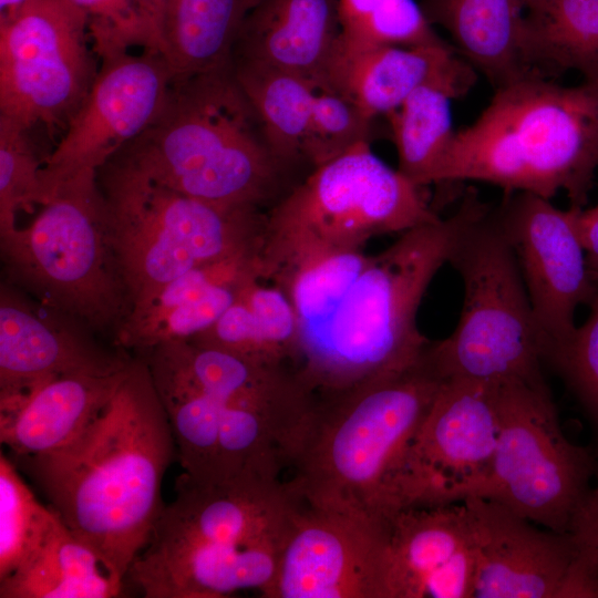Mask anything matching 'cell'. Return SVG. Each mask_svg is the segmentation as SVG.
<instances>
[{"instance_id":"cell-28","label":"cell","mask_w":598,"mask_h":598,"mask_svg":"<svg viewBox=\"0 0 598 598\" xmlns=\"http://www.w3.org/2000/svg\"><path fill=\"white\" fill-rule=\"evenodd\" d=\"M296 338L297 318L287 292L275 282L257 279L209 329L189 340L289 367Z\"/></svg>"},{"instance_id":"cell-37","label":"cell","mask_w":598,"mask_h":598,"mask_svg":"<svg viewBox=\"0 0 598 598\" xmlns=\"http://www.w3.org/2000/svg\"><path fill=\"white\" fill-rule=\"evenodd\" d=\"M595 478L596 483L575 518L570 534L579 548L598 565V467Z\"/></svg>"},{"instance_id":"cell-31","label":"cell","mask_w":598,"mask_h":598,"mask_svg":"<svg viewBox=\"0 0 598 598\" xmlns=\"http://www.w3.org/2000/svg\"><path fill=\"white\" fill-rule=\"evenodd\" d=\"M341 34L348 48L415 47L443 42L414 0H338Z\"/></svg>"},{"instance_id":"cell-18","label":"cell","mask_w":598,"mask_h":598,"mask_svg":"<svg viewBox=\"0 0 598 598\" xmlns=\"http://www.w3.org/2000/svg\"><path fill=\"white\" fill-rule=\"evenodd\" d=\"M462 503L475 560L473 598H558L578 550L570 533L539 529L482 497Z\"/></svg>"},{"instance_id":"cell-29","label":"cell","mask_w":598,"mask_h":598,"mask_svg":"<svg viewBox=\"0 0 598 598\" xmlns=\"http://www.w3.org/2000/svg\"><path fill=\"white\" fill-rule=\"evenodd\" d=\"M472 85L463 81L423 85L385 116L398 153V169L416 186L436 184L456 132L452 100L467 93Z\"/></svg>"},{"instance_id":"cell-6","label":"cell","mask_w":598,"mask_h":598,"mask_svg":"<svg viewBox=\"0 0 598 598\" xmlns=\"http://www.w3.org/2000/svg\"><path fill=\"white\" fill-rule=\"evenodd\" d=\"M443 381L424 351L400 373L318 398L291 489L305 504L389 524L391 476Z\"/></svg>"},{"instance_id":"cell-2","label":"cell","mask_w":598,"mask_h":598,"mask_svg":"<svg viewBox=\"0 0 598 598\" xmlns=\"http://www.w3.org/2000/svg\"><path fill=\"white\" fill-rule=\"evenodd\" d=\"M66 527L125 586L162 514V482L177 458L147 363L136 355L115 394L71 441L11 457Z\"/></svg>"},{"instance_id":"cell-9","label":"cell","mask_w":598,"mask_h":598,"mask_svg":"<svg viewBox=\"0 0 598 598\" xmlns=\"http://www.w3.org/2000/svg\"><path fill=\"white\" fill-rule=\"evenodd\" d=\"M41 207L28 226L0 236L3 282L116 344L132 301L97 178L63 184Z\"/></svg>"},{"instance_id":"cell-17","label":"cell","mask_w":598,"mask_h":598,"mask_svg":"<svg viewBox=\"0 0 598 598\" xmlns=\"http://www.w3.org/2000/svg\"><path fill=\"white\" fill-rule=\"evenodd\" d=\"M75 319L1 282L0 409L25 396L39 384L63 374H113L131 357L120 346H106Z\"/></svg>"},{"instance_id":"cell-8","label":"cell","mask_w":598,"mask_h":598,"mask_svg":"<svg viewBox=\"0 0 598 598\" xmlns=\"http://www.w3.org/2000/svg\"><path fill=\"white\" fill-rule=\"evenodd\" d=\"M423 188L361 142L310 169L266 213L264 279L327 254L363 249L384 234L439 219Z\"/></svg>"},{"instance_id":"cell-21","label":"cell","mask_w":598,"mask_h":598,"mask_svg":"<svg viewBox=\"0 0 598 598\" xmlns=\"http://www.w3.org/2000/svg\"><path fill=\"white\" fill-rule=\"evenodd\" d=\"M340 34L338 0H260L240 30L231 61L289 71L319 90Z\"/></svg>"},{"instance_id":"cell-5","label":"cell","mask_w":598,"mask_h":598,"mask_svg":"<svg viewBox=\"0 0 598 598\" xmlns=\"http://www.w3.org/2000/svg\"><path fill=\"white\" fill-rule=\"evenodd\" d=\"M598 168V81L561 85L528 75L495 89L455 132L436 184L476 181L584 207Z\"/></svg>"},{"instance_id":"cell-32","label":"cell","mask_w":598,"mask_h":598,"mask_svg":"<svg viewBox=\"0 0 598 598\" xmlns=\"http://www.w3.org/2000/svg\"><path fill=\"white\" fill-rule=\"evenodd\" d=\"M0 453V581L10 576L45 539L58 514L43 505Z\"/></svg>"},{"instance_id":"cell-33","label":"cell","mask_w":598,"mask_h":598,"mask_svg":"<svg viewBox=\"0 0 598 598\" xmlns=\"http://www.w3.org/2000/svg\"><path fill=\"white\" fill-rule=\"evenodd\" d=\"M28 128L0 116V236L17 227V214L42 202V156Z\"/></svg>"},{"instance_id":"cell-7","label":"cell","mask_w":598,"mask_h":598,"mask_svg":"<svg viewBox=\"0 0 598 598\" xmlns=\"http://www.w3.org/2000/svg\"><path fill=\"white\" fill-rule=\"evenodd\" d=\"M97 184L132 307L196 267L261 254L267 212L185 195L116 156Z\"/></svg>"},{"instance_id":"cell-30","label":"cell","mask_w":598,"mask_h":598,"mask_svg":"<svg viewBox=\"0 0 598 598\" xmlns=\"http://www.w3.org/2000/svg\"><path fill=\"white\" fill-rule=\"evenodd\" d=\"M231 64L274 151L293 166L307 165L302 144L317 86L277 68L241 61Z\"/></svg>"},{"instance_id":"cell-16","label":"cell","mask_w":598,"mask_h":598,"mask_svg":"<svg viewBox=\"0 0 598 598\" xmlns=\"http://www.w3.org/2000/svg\"><path fill=\"white\" fill-rule=\"evenodd\" d=\"M506 194L494 212L514 252L545 351L573 333L575 313L589 303L598 281L576 229L574 206L564 210L530 193Z\"/></svg>"},{"instance_id":"cell-22","label":"cell","mask_w":598,"mask_h":598,"mask_svg":"<svg viewBox=\"0 0 598 598\" xmlns=\"http://www.w3.org/2000/svg\"><path fill=\"white\" fill-rule=\"evenodd\" d=\"M131 364L113 374L70 373L39 384L12 405L0 409L1 443L12 457L61 447L109 403Z\"/></svg>"},{"instance_id":"cell-23","label":"cell","mask_w":598,"mask_h":598,"mask_svg":"<svg viewBox=\"0 0 598 598\" xmlns=\"http://www.w3.org/2000/svg\"><path fill=\"white\" fill-rule=\"evenodd\" d=\"M527 0H422L427 21L495 87L528 76L523 56Z\"/></svg>"},{"instance_id":"cell-3","label":"cell","mask_w":598,"mask_h":598,"mask_svg":"<svg viewBox=\"0 0 598 598\" xmlns=\"http://www.w3.org/2000/svg\"><path fill=\"white\" fill-rule=\"evenodd\" d=\"M300 504L281 480L198 482L182 473L125 587L145 598H223L243 589L264 597Z\"/></svg>"},{"instance_id":"cell-27","label":"cell","mask_w":598,"mask_h":598,"mask_svg":"<svg viewBox=\"0 0 598 598\" xmlns=\"http://www.w3.org/2000/svg\"><path fill=\"white\" fill-rule=\"evenodd\" d=\"M260 0H172L161 53L173 82L231 64L240 30Z\"/></svg>"},{"instance_id":"cell-39","label":"cell","mask_w":598,"mask_h":598,"mask_svg":"<svg viewBox=\"0 0 598 598\" xmlns=\"http://www.w3.org/2000/svg\"><path fill=\"white\" fill-rule=\"evenodd\" d=\"M150 31L155 49L161 52L162 38L172 0H135Z\"/></svg>"},{"instance_id":"cell-26","label":"cell","mask_w":598,"mask_h":598,"mask_svg":"<svg viewBox=\"0 0 598 598\" xmlns=\"http://www.w3.org/2000/svg\"><path fill=\"white\" fill-rule=\"evenodd\" d=\"M124 589L58 515L37 550L0 581V598H114Z\"/></svg>"},{"instance_id":"cell-20","label":"cell","mask_w":598,"mask_h":598,"mask_svg":"<svg viewBox=\"0 0 598 598\" xmlns=\"http://www.w3.org/2000/svg\"><path fill=\"white\" fill-rule=\"evenodd\" d=\"M474 68L446 41L415 47L348 48L338 44L324 84L377 120L419 87L446 81L474 83Z\"/></svg>"},{"instance_id":"cell-35","label":"cell","mask_w":598,"mask_h":598,"mask_svg":"<svg viewBox=\"0 0 598 598\" xmlns=\"http://www.w3.org/2000/svg\"><path fill=\"white\" fill-rule=\"evenodd\" d=\"M589 315L565 340L548 346V362L584 409L598 445V285L588 303Z\"/></svg>"},{"instance_id":"cell-10","label":"cell","mask_w":598,"mask_h":598,"mask_svg":"<svg viewBox=\"0 0 598 598\" xmlns=\"http://www.w3.org/2000/svg\"><path fill=\"white\" fill-rule=\"evenodd\" d=\"M448 262L464 300L454 331L430 342L425 357L442 380L545 381L544 339L514 252L488 205L464 229Z\"/></svg>"},{"instance_id":"cell-13","label":"cell","mask_w":598,"mask_h":598,"mask_svg":"<svg viewBox=\"0 0 598 598\" xmlns=\"http://www.w3.org/2000/svg\"><path fill=\"white\" fill-rule=\"evenodd\" d=\"M497 435L496 382L444 380L391 476L390 519L466 498L488 471Z\"/></svg>"},{"instance_id":"cell-24","label":"cell","mask_w":598,"mask_h":598,"mask_svg":"<svg viewBox=\"0 0 598 598\" xmlns=\"http://www.w3.org/2000/svg\"><path fill=\"white\" fill-rule=\"evenodd\" d=\"M470 545L462 502L396 513L389 523V598H425L430 582Z\"/></svg>"},{"instance_id":"cell-15","label":"cell","mask_w":598,"mask_h":598,"mask_svg":"<svg viewBox=\"0 0 598 598\" xmlns=\"http://www.w3.org/2000/svg\"><path fill=\"white\" fill-rule=\"evenodd\" d=\"M266 598H389V524L301 504Z\"/></svg>"},{"instance_id":"cell-19","label":"cell","mask_w":598,"mask_h":598,"mask_svg":"<svg viewBox=\"0 0 598 598\" xmlns=\"http://www.w3.org/2000/svg\"><path fill=\"white\" fill-rule=\"evenodd\" d=\"M257 279H264L260 255L196 267L136 302L116 344L141 355L165 342L189 340L209 329Z\"/></svg>"},{"instance_id":"cell-4","label":"cell","mask_w":598,"mask_h":598,"mask_svg":"<svg viewBox=\"0 0 598 598\" xmlns=\"http://www.w3.org/2000/svg\"><path fill=\"white\" fill-rule=\"evenodd\" d=\"M114 156L161 185L226 207L267 212L302 179L274 151L233 64L173 82L156 120Z\"/></svg>"},{"instance_id":"cell-1","label":"cell","mask_w":598,"mask_h":598,"mask_svg":"<svg viewBox=\"0 0 598 598\" xmlns=\"http://www.w3.org/2000/svg\"><path fill=\"white\" fill-rule=\"evenodd\" d=\"M485 206L467 193L448 217L402 233L380 252L327 254L268 280L292 302L297 338L289 367L316 398L400 373L421 359L430 343L416 322L422 298Z\"/></svg>"},{"instance_id":"cell-14","label":"cell","mask_w":598,"mask_h":598,"mask_svg":"<svg viewBox=\"0 0 598 598\" xmlns=\"http://www.w3.org/2000/svg\"><path fill=\"white\" fill-rule=\"evenodd\" d=\"M101 60L94 83L41 172L42 202L65 183L99 171L159 115L173 73L158 51H130Z\"/></svg>"},{"instance_id":"cell-34","label":"cell","mask_w":598,"mask_h":598,"mask_svg":"<svg viewBox=\"0 0 598 598\" xmlns=\"http://www.w3.org/2000/svg\"><path fill=\"white\" fill-rule=\"evenodd\" d=\"M374 122L349 97L317 90L302 144L306 164L312 169L361 142L370 143Z\"/></svg>"},{"instance_id":"cell-12","label":"cell","mask_w":598,"mask_h":598,"mask_svg":"<svg viewBox=\"0 0 598 598\" xmlns=\"http://www.w3.org/2000/svg\"><path fill=\"white\" fill-rule=\"evenodd\" d=\"M89 40L69 0H37L0 23V116L62 135L99 71Z\"/></svg>"},{"instance_id":"cell-40","label":"cell","mask_w":598,"mask_h":598,"mask_svg":"<svg viewBox=\"0 0 598 598\" xmlns=\"http://www.w3.org/2000/svg\"><path fill=\"white\" fill-rule=\"evenodd\" d=\"M37 0H0V23H4Z\"/></svg>"},{"instance_id":"cell-36","label":"cell","mask_w":598,"mask_h":598,"mask_svg":"<svg viewBox=\"0 0 598 598\" xmlns=\"http://www.w3.org/2000/svg\"><path fill=\"white\" fill-rule=\"evenodd\" d=\"M89 19L92 49L97 58L133 47L157 51L135 0H69Z\"/></svg>"},{"instance_id":"cell-25","label":"cell","mask_w":598,"mask_h":598,"mask_svg":"<svg viewBox=\"0 0 598 598\" xmlns=\"http://www.w3.org/2000/svg\"><path fill=\"white\" fill-rule=\"evenodd\" d=\"M523 56L529 75L598 81V0H527Z\"/></svg>"},{"instance_id":"cell-38","label":"cell","mask_w":598,"mask_h":598,"mask_svg":"<svg viewBox=\"0 0 598 598\" xmlns=\"http://www.w3.org/2000/svg\"><path fill=\"white\" fill-rule=\"evenodd\" d=\"M575 225L588 266L598 281V204L588 209L575 207Z\"/></svg>"},{"instance_id":"cell-11","label":"cell","mask_w":598,"mask_h":598,"mask_svg":"<svg viewBox=\"0 0 598 598\" xmlns=\"http://www.w3.org/2000/svg\"><path fill=\"white\" fill-rule=\"evenodd\" d=\"M496 400L493 458L468 496L496 502L546 529L570 533L596 475L595 453L564 435L545 381L496 382Z\"/></svg>"}]
</instances>
